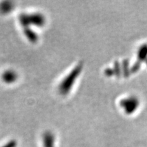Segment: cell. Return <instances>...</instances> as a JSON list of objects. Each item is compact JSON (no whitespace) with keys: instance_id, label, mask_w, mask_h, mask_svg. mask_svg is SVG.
I'll use <instances>...</instances> for the list:
<instances>
[{"instance_id":"1","label":"cell","mask_w":147,"mask_h":147,"mask_svg":"<svg viewBox=\"0 0 147 147\" xmlns=\"http://www.w3.org/2000/svg\"><path fill=\"white\" fill-rule=\"evenodd\" d=\"M82 68V65L78 64L71 69V71L68 74H67L64 77V78L61 81L58 86L59 93L61 95H67L69 94V92L73 88V86L74 85L76 80L81 72Z\"/></svg>"},{"instance_id":"2","label":"cell","mask_w":147,"mask_h":147,"mask_svg":"<svg viewBox=\"0 0 147 147\" xmlns=\"http://www.w3.org/2000/svg\"><path fill=\"white\" fill-rule=\"evenodd\" d=\"M19 23L24 29L29 28L31 26L36 27H43L47 23L45 15L40 12H34L27 14L23 13L19 15Z\"/></svg>"},{"instance_id":"3","label":"cell","mask_w":147,"mask_h":147,"mask_svg":"<svg viewBox=\"0 0 147 147\" xmlns=\"http://www.w3.org/2000/svg\"><path fill=\"white\" fill-rule=\"evenodd\" d=\"M18 74L14 69H8L5 70L1 74V80L7 84H12L17 81Z\"/></svg>"},{"instance_id":"4","label":"cell","mask_w":147,"mask_h":147,"mask_svg":"<svg viewBox=\"0 0 147 147\" xmlns=\"http://www.w3.org/2000/svg\"><path fill=\"white\" fill-rule=\"evenodd\" d=\"M24 34L26 36L27 39H28L30 42H36L38 41V35L34 31H33V29H31V27L24 29Z\"/></svg>"},{"instance_id":"5","label":"cell","mask_w":147,"mask_h":147,"mask_svg":"<svg viewBox=\"0 0 147 147\" xmlns=\"http://www.w3.org/2000/svg\"><path fill=\"white\" fill-rule=\"evenodd\" d=\"M14 5L10 1H3L0 3V12L3 14H8L12 10Z\"/></svg>"}]
</instances>
